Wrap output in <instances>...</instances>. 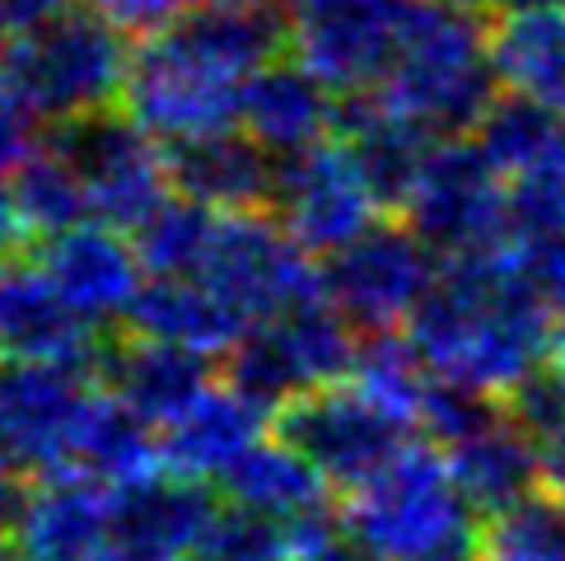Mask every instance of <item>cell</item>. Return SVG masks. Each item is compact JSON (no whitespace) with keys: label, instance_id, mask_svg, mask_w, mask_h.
<instances>
[{"label":"cell","instance_id":"6da1fadb","mask_svg":"<svg viewBox=\"0 0 565 561\" xmlns=\"http://www.w3.org/2000/svg\"><path fill=\"white\" fill-rule=\"evenodd\" d=\"M561 309L519 263L514 248L444 263L430 295L402 328L449 384H468L491 398H510L552 360Z\"/></svg>","mask_w":565,"mask_h":561},{"label":"cell","instance_id":"7a4b0ae2","mask_svg":"<svg viewBox=\"0 0 565 561\" xmlns=\"http://www.w3.org/2000/svg\"><path fill=\"white\" fill-rule=\"evenodd\" d=\"M495 89L500 80L491 62V29L481 24V14L416 0L388 75L374 94L416 127H426L435 140H458L477 131L487 108L500 98Z\"/></svg>","mask_w":565,"mask_h":561},{"label":"cell","instance_id":"3957f363","mask_svg":"<svg viewBox=\"0 0 565 561\" xmlns=\"http://www.w3.org/2000/svg\"><path fill=\"white\" fill-rule=\"evenodd\" d=\"M131 43L89 0H75L47 24L0 43V80L29 108L33 123L71 127L122 104Z\"/></svg>","mask_w":565,"mask_h":561},{"label":"cell","instance_id":"277c9868","mask_svg":"<svg viewBox=\"0 0 565 561\" xmlns=\"http://www.w3.org/2000/svg\"><path fill=\"white\" fill-rule=\"evenodd\" d=\"M347 529L374 561H435L477 548V510L435 445L402 449L383 473L347 496Z\"/></svg>","mask_w":565,"mask_h":561},{"label":"cell","instance_id":"5b68a950","mask_svg":"<svg viewBox=\"0 0 565 561\" xmlns=\"http://www.w3.org/2000/svg\"><path fill=\"white\" fill-rule=\"evenodd\" d=\"M355 351H360V328L332 299H313L305 309L257 324L225 356V379L276 416L295 398L347 384L355 370Z\"/></svg>","mask_w":565,"mask_h":561},{"label":"cell","instance_id":"8992f818","mask_svg":"<svg viewBox=\"0 0 565 561\" xmlns=\"http://www.w3.org/2000/svg\"><path fill=\"white\" fill-rule=\"evenodd\" d=\"M426 239L439 263L504 253L510 244V183L491 169L477 140H439L420 169L407 207L397 211Z\"/></svg>","mask_w":565,"mask_h":561},{"label":"cell","instance_id":"52a82bcc","mask_svg":"<svg viewBox=\"0 0 565 561\" xmlns=\"http://www.w3.org/2000/svg\"><path fill=\"white\" fill-rule=\"evenodd\" d=\"M238 104L244 80L206 62L178 29L131 52L122 113L164 150L238 127Z\"/></svg>","mask_w":565,"mask_h":561},{"label":"cell","instance_id":"ba28073f","mask_svg":"<svg viewBox=\"0 0 565 561\" xmlns=\"http://www.w3.org/2000/svg\"><path fill=\"white\" fill-rule=\"evenodd\" d=\"M276 435L295 445L313 464V473L332 491L351 496L383 473L393 458L412 445V426L383 412L374 398L360 393L351 379L332 389L295 398L276 412Z\"/></svg>","mask_w":565,"mask_h":561},{"label":"cell","instance_id":"9c48e42d","mask_svg":"<svg viewBox=\"0 0 565 561\" xmlns=\"http://www.w3.org/2000/svg\"><path fill=\"white\" fill-rule=\"evenodd\" d=\"M47 136L71 155L75 173L85 178L89 211L98 225L136 234L173 197L169 150L150 131H140L122 108L71 127H52Z\"/></svg>","mask_w":565,"mask_h":561},{"label":"cell","instance_id":"30bf717a","mask_svg":"<svg viewBox=\"0 0 565 561\" xmlns=\"http://www.w3.org/2000/svg\"><path fill=\"white\" fill-rule=\"evenodd\" d=\"M248 324H267L290 309H305L313 299H328L322 263L309 257L295 239L280 230L271 211L220 215V234L211 263L201 272Z\"/></svg>","mask_w":565,"mask_h":561},{"label":"cell","instance_id":"8fae6325","mask_svg":"<svg viewBox=\"0 0 565 561\" xmlns=\"http://www.w3.org/2000/svg\"><path fill=\"white\" fill-rule=\"evenodd\" d=\"M439 257L407 220H379L351 248L322 263L328 299L360 332H402L439 280Z\"/></svg>","mask_w":565,"mask_h":561},{"label":"cell","instance_id":"7c38bea8","mask_svg":"<svg viewBox=\"0 0 565 561\" xmlns=\"http://www.w3.org/2000/svg\"><path fill=\"white\" fill-rule=\"evenodd\" d=\"M271 215L309 257L328 263V257L351 248L360 234L379 225L383 202L374 197L370 178L360 173L347 140L332 136L305 155L280 159Z\"/></svg>","mask_w":565,"mask_h":561},{"label":"cell","instance_id":"4fadbf2b","mask_svg":"<svg viewBox=\"0 0 565 561\" xmlns=\"http://www.w3.org/2000/svg\"><path fill=\"white\" fill-rule=\"evenodd\" d=\"M416 0H290V56L337 94H374Z\"/></svg>","mask_w":565,"mask_h":561},{"label":"cell","instance_id":"5bb4252c","mask_svg":"<svg viewBox=\"0 0 565 561\" xmlns=\"http://www.w3.org/2000/svg\"><path fill=\"white\" fill-rule=\"evenodd\" d=\"M94 393L75 370L0 366V454L33 477L71 473Z\"/></svg>","mask_w":565,"mask_h":561},{"label":"cell","instance_id":"9a60e30c","mask_svg":"<svg viewBox=\"0 0 565 561\" xmlns=\"http://www.w3.org/2000/svg\"><path fill=\"white\" fill-rule=\"evenodd\" d=\"M104 328L79 318L38 263L0 267V360L6 366H52V370H104Z\"/></svg>","mask_w":565,"mask_h":561},{"label":"cell","instance_id":"2e32d148","mask_svg":"<svg viewBox=\"0 0 565 561\" xmlns=\"http://www.w3.org/2000/svg\"><path fill=\"white\" fill-rule=\"evenodd\" d=\"M33 263L47 272V280L62 290V299L79 318H89L104 332L113 324H127L150 280L136 253V239L113 225H98V220L38 244Z\"/></svg>","mask_w":565,"mask_h":561},{"label":"cell","instance_id":"e0dca14e","mask_svg":"<svg viewBox=\"0 0 565 561\" xmlns=\"http://www.w3.org/2000/svg\"><path fill=\"white\" fill-rule=\"evenodd\" d=\"M271 421L276 416L262 403H253L248 393H238L230 379H215L173 421L159 426L164 473L188 477V483L201 487H220L267 440Z\"/></svg>","mask_w":565,"mask_h":561},{"label":"cell","instance_id":"ac0fdd59","mask_svg":"<svg viewBox=\"0 0 565 561\" xmlns=\"http://www.w3.org/2000/svg\"><path fill=\"white\" fill-rule=\"evenodd\" d=\"M117 487L79 473L38 477L14 519V543L29 561H104L113 548Z\"/></svg>","mask_w":565,"mask_h":561},{"label":"cell","instance_id":"d6986e66","mask_svg":"<svg viewBox=\"0 0 565 561\" xmlns=\"http://www.w3.org/2000/svg\"><path fill=\"white\" fill-rule=\"evenodd\" d=\"M341 113L347 108H341V94L332 85H322L295 56H280L244 85L238 127L271 159H295L322 146V140L341 136Z\"/></svg>","mask_w":565,"mask_h":561},{"label":"cell","instance_id":"ffe728a7","mask_svg":"<svg viewBox=\"0 0 565 561\" xmlns=\"http://www.w3.org/2000/svg\"><path fill=\"white\" fill-rule=\"evenodd\" d=\"M276 169H280V159H271L244 127L201 136V140L169 150L173 192L215 215L271 211Z\"/></svg>","mask_w":565,"mask_h":561},{"label":"cell","instance_id":"44dd1931","mask_svg":"<svg viewBox=\"0 0 565 561\" xmlns=\"http://www.w3.org/2000/svg\"><path fill=\"white\" fill-rule=\"evenodd\" d=\"M131 337L173 342L196 356H230L253 324L220 295L206 276H150L127 318Z\"/></svg>","mask_w":565,"mask_h":561},{"label":"cell","instance_id":"7402d4cb","mask_svg":"<svg viewBox=\"0 0 565 561\" xmlns=\"http://www.w3.org/2000/svg\"><path fill=\"white\" fill-rule=\"evenodd\" d=\"M449 468L458 477L462 496L472 500V510L481 519L504 515L523 506V500L542 496V454H537V435L514 421V412L504 407L491 426L472 431L468 440L444 449Z\"/></svg>","mask_w":565,"mask_h":561},{"label":"cell","instance_id":"603a6c76","mask_svg":"<svg viewBox=\"0 0 565 561\" xmlns=\"http://www.w3.org/2000/svg\"><path fill=\"white\" fill-rule=\"evenodd\" d=\"M341 140H347V150L355 155L360 173L370 178L383 211L407 207L420 169H426L430 150L439 146L426 127H416L412 117L388 108L379 94H360L355 104L341 113Z\"/></svg>","mask_w":565,"mask_h":561},{"label":"cell","instance_id":"cb8c5ba5","mask_svg":"<svg viewBox=\"0 0 565 561\" xmlns=\"http://www.w3.org/2000/svg\"><path fill=\"white\" fill-rule=\"evenodd\" d=\"M104 374V389L122 398L136 416H146L154 431L183 412L201 389L215 384L211 356H196L173 342H150V337H127L122 347H113Z\"/></svg>","mask_w":565,"mask_h":561},{"label":"cell","instance_id":"d4e9b609","mask_svg":"<svg viewBox=\"0 0 565 561\" xmlns=\"http://www.w3.org/2000/svg\"><path fill=\"white\" fill-rule=\"evenodd\" d=\"M491 62L504 94L565 123V10H504L491 24Z\"/></svg>","mask_w":565,"mask_h":561},{"label":"cell","instance_id":"484cf974","mask_svg":"<svg viewBox=\"0 0 565 561\" xmlns=\"http://www.w3.org/2000/svg\"><path fill=\"white\" fill-rule=\"evenodd\" d=\"M71 473L94 477V483L117 487V491L146 483V477L164 473L159 431L146 416H136L117 393L98 389L94 403H89V416H85V431H79Z\"/></svg>","mask_w":565,"mask_h":561},{"label":"cell","instance_id":"4316f807","mask_svg":"<svg viewBox=\"0 0 565 561\" xmlns=\"http://www.w3.org/2000/svg\"><path fill=\"white\" fill-rule=\"evenodd\" d=\"M220 491L230 496V506L238 510H253V515H267V519H305L322 506H332V487L313 473V464L295 445H286L280 435H267L262 445L238 464Z\"/></svg>","mask_w":565,"mask_h":561},{"label":"cell","instance_id":"83f0119b","mask_svg":"<svg viewBox=\"0 0 565 561\" xmlns=\"http://www.w3.org/2000/svg\"><path fill=\"white\" fill-rule=\"evenodd\" d=\"M10 197H14V215L24 225V239H62L79 225H89L94 211H89V192H85V178L75 173L71 155L56 146L52 136H43L33 146V155L14 169L10 178Z\"/></svg>","mask_w":565,"mask_h":561},{"label":"cell","instance_id":"f1b7e54d","mask_svg":"<svg viewBox=\"0 0 565 561\" xmlns=\"http://www.w3.org/2000/svg\"><path fill=\"white\" fill-rule=\"evenodd\" d=\"M472 140L504 183H519V178L542 173L565 159V123L519 94H500L477 123Z\"/></svg>","mask_w":565,"mask_h":561},{"label":"cell","instance_id":"f546056e","mask_svg":"<svg viewBox=\"0 0 565 561\" xmlns=\"http://www.w3.org/2000/svg\"><path fill=\"white\" fill-rule=\"evenodd\" d=\"M351 384L374 398L383 412H393L412 431H420V407H426L435 374L426 370V360H420L407 332H360Z\"/></svg>","mask_w":565,"mask_h":561},{"label":"cell","instance_id":"4dcf8cb0","mask_svg":"<svg viewBox=\"0 0 565 561\" xmlns=\"http://www.w3.org/2000/svg\"><path fill=\"white\" fill-rule=\"evenodd\" d=\"M215 234H220V215L173 192L131 239L140 263H146V276H201L211 263Z\"/></svg>","mask_w":565,"mask_h":561},{"label":"cell","instance_id":"1f68e13d","mask_svg":"<svg viewBox=\"0 0 565 561\" xmlns=\"http://www.w3.org/2000/svg\"><path fill=\"white\" fill-rule=\"evenodd\" d=\"M472 561H565V500L542 491L514 510L481 519Z\"/></svg>","mask_w":565,"mask_h":561},{"label":"cell","instance_id":"d6a6232c","mask_svg":"<svg viewBox=\"0 0 565 561\" xmlns=\"http://www.w3.org/2000/svg\"><path fill=\"white\" fill-rule=\"evenodd\" d=\"M196 561H290V525L238 506H220Z\"/></svg>","mask_w":565,"mask_h":561},{"label":"cell","instance_id":"836d02e7","mask_svg":"<svg viewBox=\"0 0 565 561\" xmlns=\"http://www.w3.org/2000/svg\"><path fill=\"white\" fill-rule=\"evenodd\" d=\"M89 6L104 14L131 47H140V43H154V38L173 33L192 14L196 0H89Z\"/></svg>","mask_w":565,"mask_h":561},{"label":"cell","instance_id":"e575fe53","mask_svg":"<svg viewBox=\"0 0 565 561\" xmlns=\"http://www.w3.org/2000/svg\"><path fill=\"white\" fill-rule=\"evenodd\" d=\"M33 146H38L33 117H29V108L10 94L6 80H0V183H10L14 169L33 155Z\"/></svg>","mask_w":565,"mask_h":561},{"label":"cell","instance_id":"d590c367","mask_svg":"<svg viewBox=\"0 0 565 561\" xmlns=\"http://www.w3.org/2000/svg\"><path fill=\"white\" fill-rule=\"evenodd\" d=\"M75 0H0V33L14 38V33H29L38 24H47L62 10H71Z\"/></svg>","mask_w":565,"mask_h":561},{"label":"cell","instance_id":"8d00e7d4","mask_svg":"<svg viewBox=\"0 0 565 561\" xmlns=\"http://www.w3.org/2000/svg\"><path fill=\"white\" fill-rule=\"evenodd\" d=\"M537 454H542V491L565 500V421L537 440Z\"/></svg>","mask_w":565,"mask_h":561},{"label":"cell","instance_id":"74e56055","mask_svg":"<svg viewBox=\"0 0 565 561\" xmlns=\"http://www.w3.org/2000/svg\"><path fill=\"white\" fill-rule=\"evenodd\" d=\"M19 506H24V487H19V468L0 454V533L14 529Z\"/></svg>","mask_w":565,"mask_h":561},{"label":"cell","instance_id":"f35d334b","mask_svg":"<svg viewBox=\"0 0 565 561\" xmlns=\"http://www.w3.org/2000/svg\"><path fill=\"white\" fill-rule=\"evenodd\" d=\"M196 6H220V10H271V14H286L290 0H196Z\"/></svg>","mask_w":565,"mask_h":561},{"label":"cell","instance_id":"ab89813d","mask_svg":"<svg viewBox=\"0 0 565 561\" xmlns=\"http://www.w3.org/2000/svg\"><path fill=\"white\" fill-rule=\"evenodd\" d=\"M449 10H462V14H487V10H504V0H439Z\"/></svg>","mask_w":565,"mask_h":561},{"label":"cell","instance_id":"60d3db41","mask_svg":"<svg viewBox=\"0 0 565 561\" xmlns=\"http://www.w3.org/2000/svg\"><path fill=\"white\" fill-rule=\"evenodd\" d=\"M504 10H565V0H504Z\"/></svg>","mask_w":565,"mask_h":561},{"label":"cell","instance_id":"b9f144b4","mask_svg":"<svg viewBox=\"0 0 565 561\" xmlns=\"http://www.w3.org/2000/svg\"><path fill=\"white\" fill-rule=\"evenodd\" d=\"M0 561H29L24 552H19L14 538H0Z\"/></svg>","mask_w":565,"mask_h":561},{"label":"cell","instance_id":"7bdbcfd3","mask_svg":"<svg viewBox=\"0 0 565 561\" xmlns=\"http://www.w3.org/2000/svg\"><path fill=\"white\" fill-rule=\"evenodd\" d=\"M435 561H472V552H454V557H435Z\"/></svg>","mask_w":565,"mask_h":561},{"label":"cell","instance_id":"ee69618b","mask_svg":"<svg viewBox=\"0 0 565 561\" xmlns=\"http://www.w3.org/2000/svg\"><path fill=\"white\" fill-rule=\"evenodd\" d=\"M0 43H6V33H0Z\"/></svg>","mask_w":565,"mask_h":561}]
</instances>
